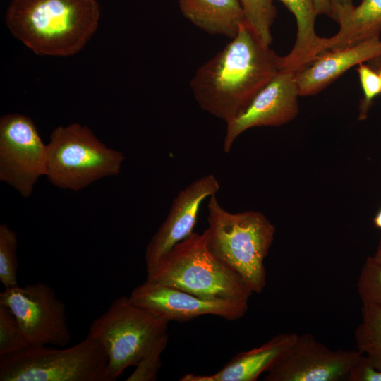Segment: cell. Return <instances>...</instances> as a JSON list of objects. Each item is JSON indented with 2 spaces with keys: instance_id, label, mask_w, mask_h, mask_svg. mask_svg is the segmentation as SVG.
<instances>
[{
  "instance_id": "6da1fadb",
  "label": "cell",
  "mask_w": 381,
  "mask_h": 381,
  "mask_svg": "<svg viewBox=\"0 0 381 381\" xmlns=\"http://www.w3.org/2000/svg\"><path fill=\"white\" fill-rule=\"evenodd\" d=\"M226 47L201 65L190 86L198 105L224 121L234 119L281 70L277 55L243 23Z\"/></svg>"
},
{
  "instance_id": "7a4b0ae2",
  "label": "cell",
  "mask_w": 381,
  "mask_h": 381,
  "mask_svg": "<svg viewBox=\"0 0 381 381\" xmlns=\"http://www.w3.org/2000/svg\"><path fill=\"white\" fill-rule=\"evenodd\" d=\"M100 13L97 0H11L5 23L36 54L64 57L85 47L97 29Z\"/></svg>"
},
{
  "instance_id": "3957f363",
  "label": "cell",
  "mask_w": 381,
  "mask_h": 381,
  "mask_svg": "<svg viewBox=\"0 0 381 381\" xmlns=\"http://www.w3.org/2000/svg\"><path fill=\"white\" fill-rule=\"evenodd\" d=\"M207 209L208 227L204 233L208 249L253 293L260 294L267 283L264 260L274 240L275 226L260 212H228L216 195L209 198Z\"/></svg>"
},
{
  "instance_id": "277c9868",
  "label": "cell",
  "mask_w": 381,
  "mask_h": 381,
  "mask_svg": "<svg viewBox=\"0 0 381 381\" xmlns=\"http://www.w3.org/2000/svg\"><path fill=\"white\" fill-rule=\"evenodd\" d=\"M146 280L208 299L248 301L254 294L240 276L212 255L204 231L193 232L147 266Z\"/></svg>"
},
{
  "instance_id": "5b68a950",
  "label": "cell",
  "mask_w": 381,
  "mask_h": 381,
  "mask_svg": "<svg viewBox=\"0 0 381 381\" xmlns=\"http://www.w3.org/2000/svg\"><path fill=\"white\" fill-rule=\"evenodd\" d=\"M125 155L109 148L87 126H58L47 144L45 175L50 183L74 191L120 173Z\"/></svg>"
},
{
  "instance_id": "8992f818",
  "label": "cell",
  "mask_w": 381,
  "mask_h": 381,
  "mask_svg": "<svg viewBox=\"0 0 381 381\" xmlns=\"http://www.w3.org/2000/svg\"><path fill=\"white\" fill-rule=\"evenodd\" d=\"M169 323L122 296L93 320L87 336L102 346L108 358L109 375L115 381L127 368L136 366L155 344L168 337Z\"/></svg>"
},
{
  "instance_id": "52a82bcc",
  "label": "cell",
  "mask_w": 381,
  "mask_h": 381,
  "mask_svg": "<svg viewBox=\"0 0 381 381\" xmlns=\"http://www.w3.org/2000/svg\"><path fill=\"white\" fill-rule=\"evenodd\" d=\"M101 344L87 336L64 349L32 346L0 356L1 381H112Z\"/></svg>"
},
{
  "instance_id": "ba28073f",
  "label": "cell",
  "mask_w": 381,
  "mask_h": 381,
  "mask_svg": "<svg viewBox=\"0 0 381 381\" xmlns=\"http://www.w3.org/2000/svg\"><path fill=\"white\" fill-rule=\"evenodd\" d=\"M0 303L13 312L28 348L65 346L70 342L66 305L48 284L37 282L6 288L0 293Z\"/></svg>"
},
{
  "instance_id": "9c48e42d",
  "label": "cell",
  "mask_w": 381,
  "mask_h": 381,
  "mask_svg": "<svg viewBox=\"0 0 381 381\" xmlns=\"http://www.w3.org/2000/svg\"><path fill=\"white\" fill-rule=\"evenodd\" d=\"M47 145L28 116L10 113L0 119V181L23 198L45 175Z\"/></svg>"
},
{
  "instance_id": "30bf717a",
  "label": "cell",
  "mask_w": 381,
  "mask_h": 381,
  "mask_svg": "<svg viewBox=\"0 0 381 381\" xmlns=\"http://www.w3.org/2000/svg\"><path fill=\"white\" fill-rule=\"evenodd\" d=\"M362 354L358 349H331L310 333L298 334L288 353L263 380H346L350 369Z\"/></svg>"
},
{
  "instance_id": "8fae6325",
  "label": "cell",
  "mask_w": 381,
  "mask_h": 381,
  "mask_svg": "<svg viewBox=\"0 0 381 381\" xmlns=\"http://www.w3.org/2000/svg\"><path fill=\"white\" fill-rule=\"evenodd\" d=\"M135 305L169 322H186L202 315H214L233 321L248 311V301L208 299L187 291L145 280L128 296Z\"/></svg>"
},
{
  "instance_id": "7c38bea8",
  "label": "cell",
  "mask_w": 381,
  "mask_h": 381,
  "mask_svg": "<svg viewBox=\"0 0 381 381\" xmlns=\"http://www.w3.org/2000/svg\"><path fill=\"white\" fill-rule=\"evenodd\" d=\"M299 97L295 73L279 71L247 107L226 123L224 152H229L236 138L251 128L279 126L294 120L299 111Z\"/></svg>"
},
{
  "instance_id": "4fadbf2b",
  "label": "cell",
  "mask_w": 381,
  "mask_h": 381,
  "mask_svg": "<svg viewBox=\"0 0 381 381\" xmlns=\"http://www.w3.org/2000/svg\"><path fill=\"white\" fill-rule=\"evenodd\" d=\"M220 189L213 174L205 175L179 192L169 214L149 241L145 253L146 266L166 255L176 244L193 233L200 207L207 198Z\"/></svg>"
},
{
  "instance_id": "5bb4252c",
  "label": "cell",
  "mask_w": 381,
  "mask_h": 381,
  "mask_svg": "<svg viewBox=\"0 0 381 381\" xmlns=\"http://www.w3.org/2000/svg\"><path fill=\"white\" fill-rule=\"evenodd\" d=\"M380 54V35L351 47L323 52L308 66L295 72L299 95L318 94L352 67L369 62Z\"/></svg>"
},
{
  "instance_id": "9a60e30c",
  "label": "cell",
  "mask_w": 381,
  "mask_h": 381,
  "mask_svg": "<svg viewBox=\"0 0 381 381\" xmlns=\"http://www.w3.org/2000/svg\"><path fill=\"white\" fill-rule=\"evenodd\" d=\"M298 334H279L261 346L237 353L210 375L185 374L181 381H255L274 368L288 353Z\"/></svg>"
},
{
  "instance_id": "2e32d148",
  "label": "cell",
  "mask_w": 381,
  "mask_h": 381,
  "mask_svg": "<svg viewBox=\"0 0 381 381\" xmlns=\"http://www.w3.org/2000/svg\"><path fill=\"white\" fill-rule=\"evenodd\" d=\"M182 15L210 35L234 38L246 16L240 0H179Z\"/></svg>"
},
{
  "instance_id": "e0dca14e",
  "label": "cell",
  "mask_w": 381,
  "mask_h": 381,
  "mask_svg": "<svg viewBox=\"0 0 381 381\" xmlns=\"http://www.w3.org/2000/svg\"><path fill=\"white\" fill-rule=\"evenodd\" d=\"M294 16L297 33L293 48L282 56L281 69L297 72L323 52L322 37L315 32L317 13L313 0H278Z\"/></svg>"
},
{
  "instance_id": "ac0fdd59",
  "label": "cell",
  "mask_w": 381,
  "mask_h": 381,
  "mask_svg": "<svg viewBox=\"0 0 381 381\" xmlns=\"http://www.w3.org/2000/svg\"><path fill=\"white\" fill-rule=\"evenodd\" d=\"M381 32V0H361L339 24V31L322 37L323 52L355 45Z\"/></svg>"
},
{
  "instance_id": "d6986e66",
  "label": "cell",
  "mask_w": 381,
  "mask_h": 381,
  "mask_svg": "<svg viewBox=\"0 0 381 381\" xmlns=\"http://www.w3.org/2000/svg\"><path fill=\"white\" fill-rule=\"evenodd\" d=\"M361 315L354 332L357 349L381 370V308L363 305Z\"/></svg>"
},
{
  "instance_id": "ffe728a7",
  "label": "cell",
  "mask_w": 381,
  "mask_h": 381,
  "mask_svg": "<svg viewBox=\"0 0 381 381\" xmlns=\"http://www.w3.org/2000/svg\"><path fill=\"white\" fill-rule=\"evenodd\" d=\"M246 22L259 37L270 45L272 41L271 28L277 16L273 0H240Z\"/></svg>"
},
{
  "instance_id": "44dd1931",
  "label": "cell",
  "mask_w": 381,
  "mask_h": 381,
  "mask_svg": "<svg viewBox=\"0 0 381 381\" xmlns=\"http://www.w3.org/2000/svg\"><path fill=\"white\" fill-rule=\"evenodd\" d=\"M18 236L6 224L0 225V280L6 288L18 285Z\"/></svg>"
},
{
  "instance_id": "7402d4cb",
  "label": "cell",
  "mask_w": 381,
  "mask_h": 381,
  "mask_svg": "<svg viewBox=\"0 0 381 381\" xmlns=\"http://www.w3.org/2000/svg\"><path fill=\"white\" fill-rule=\"evenodd\" d=\"M357 289L363 305L381 308V265L368 257L358 278Z\"/></svg>"
},
{
  "instance_id": "603a6c76",
  "label": "cell",
  "mask_w": 381,
  "mask_h": 381,
  "mask_svg": "<svg viewBox=\"0 0 381 381\" xmlns=\"http://www.w3.org/2000/svg\"><path fill=\"white\" fill-rule=\"evenodd\" d=\"M28 348L15 315L6 305L0 303V356Z\"/></svg>"
},
{
  "instance_id": "cb8c5ba5",
  "label": "cell",
  "mask_w": 381,
  "mask_h": 381,
  "mask_svg": "<svg viewBox=\"0 0 381 381\" xmlns=\"http://www.w3.org/2000/svg\"><path fill=\"white\" fill-rule=\"evenodd\" d=\"M363 98L359 108V119H365L373 104V99L381 94V77L378 71L365 63L357 68Z\"/></svg>"
},
{
  "instance_id": "d4e9b609",
  "label": "cell",
  "mask_w": 381,
  "mask_h": 381,
  "mask_svg": "<svg viewBox=\"0 0 381 381\" xmlns=\"http://www.w3.org/2000/svg\"><path fill=\"white\" fill-rule=\"evenodd\" d=\"M168 337L155 344L140 360L127 381H153L162 365L161 354L167 346Z\"/></svg>"
},
{
  "instance_id": "484cf974",
  "label": "cell",
  "mask_w": 381,
  "mask_h": 381,
  "mask_svg": "<svg viewBox=\"0 0 381 381\" xmlns=\"http://www.w3.org/2000/svg\"><path fill=\"white\" fill-rule=\"evenodd\" d=\"M348 381H381V370L362 354L350 369Z\"/></svg>"
},
{
  "instance_id": "4316f807",
  "label": "cell",
  "mask_w": 381,
  "mask_h": 381,
  "mask_svg": "<svg viewBox=\"0 0 381 381\" xmlns=\"http://www.w3.org/2000/svg\"><path fill=\"white\" fill-rule=\"evenodd\" d=\"M332 18L339 25L349 16L354 8L353 0H330Z\"/></svg>"
},
{
  "instance_id": "83f0119b",
  "label": "cell",
  "mask_w": 381,
  "mask_h": 381,
  "mask_svg": "<svg viewBox=\"0 0 381 381\" xmlns=\"http://www.w3.org/2000/svg\"><path fill=\"white\" fill-rule=\"evenodd\" d=\"M317 15H325L332 17L330 0H313Z\"/></svg>"
},
{
  "instance_id": "f1b7e54d",
  "label": "cell",
  "mask_w": 381,
  "mask_h": 381,
  "mask_svg": "<svg viewBox=\"0 0 381 381\" xmlns=\"http://www.w3.org/2000/svg\"><path fill=\"white\" fill-rule=\"evenodd\" d=\"M368 65L377 71L381 68V54L370 61Z\"/></svg>"
},
{
  "instance_id": "f546056e",
  "label": "cell",
  "mask_w": 381,
  "mask_h": 381,
  "mask_svg": "<svg viewBox=\"0 0 381 381\" xmlns=\"http://www.w3.org/2000/svg\"><path fill=\"white\" fill-rule=\"evenodd\" d=\"M372 257L377 262L381 265V238L379 241L376 251Z\"/></svg>"
},
{
  "instance_id": "4dcf8cb0",
  "label": "cell",
  "mask_w": 381,
  "mask_h": 381,
  "mask_svg": "<svg viewBox=\"0 0 381 381\" xmlns=\"http://www.w3.org/2000/svg\"><path fill=\"white\" fill-rule=\"evenodd\" d=\"M373 222L375 227L381 229V208L373 217Z\"/></svg>"
},
{
  "instance_id": "1f68e13d",
  "label": "cell",
  "mask_w": 381,
  "mask_h": 381,
  "mask_svg": "<svg viewBox=\"0 0 381 381\" xmlns=\"http://www.w3.org/2000/svg\"><path fill=\"white\" fill-rule=\"evenodd\" d=\"M377 71H378V73H379V74H380V75L381 77V68H380Z\"/></svg>"
}]
</instances>
